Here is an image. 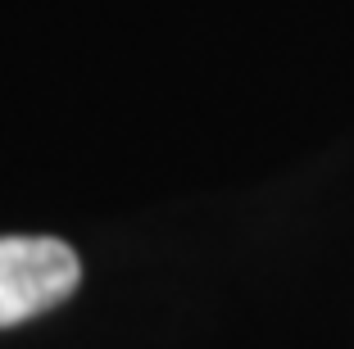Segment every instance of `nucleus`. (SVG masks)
Masks as SVG:
<instances>
[{
    "label": "nucleus",
    "mask_w": 354,
    "mask_h": 349,
    "mask_svg": "<svg viewBox=\"0 0 354 349\" xmlns=\"http://www.w3.org/2000/svg\"><path fill=\"white\" fill-rule=\"evenodd\" d=\"M82 263L55 236H0V327L41 318L77 290Z\"/></svg>",
    "instance_id": "1"
}]
</instances>
